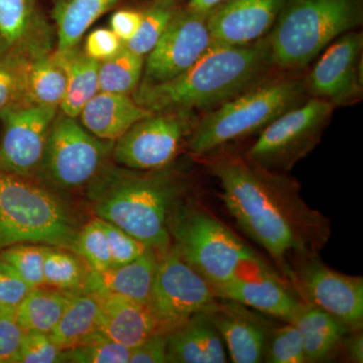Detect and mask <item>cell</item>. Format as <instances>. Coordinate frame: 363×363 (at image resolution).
<instances>
[{"label": "cell", "mask_w": 363, "mask_h": 363, "mask_svg": "<svg viewBox=\"0 0 363 363\" xmlns=\"http://www.w3.org/2000/svg\"><path fill=\"white\" fill-rule=\"evenodd\" d=\"M218 180L226 209L248 238L266 250L285 278L291 264L318 255L328 242L331 222L301 195L297 181L234 155L203 157Z\"/></svg>", "instance_id": "6da1fadb"}, {"label": "cell", "mask_w": 363, "mask_h": 363, "mask_svg": "<svg viewBox=\"0 0 363 363\" xmlns=\"http://www.w3.org/2000/svg\"><path fill=\"white\" fill-rule=\"evenodd\" d=\"M272 67L267 37L245 45L211 42L181 75L160 84H138L133 99L152 113L210 108L262 83Z\"/></svg>", "instance_id": "7a4b0ae2"}, {"label": "cell", "mask_w": 363, "mask_h": 363, "mask_svg": "<svg viewBox=\"0 0 363 363\" xmlns=\"http://www.w3.org/2000/svg\"><path fill=\"white\" fill-rule=\"evenodd\" d=\"M90 191L98 218L118 226L149 247L171 245L169 220L188 192L185 179L173 169L104 168Z\"/></svg>", "instance_id": "3957f363"}, {"label": "cell", "mask_w": 363, "mask_h": 363, "mask_svg": "<svg viewBox=\"0 0 363 363\" xmlns=\"http://www.w3.org/2000/svg\"><path fill=\"white\" fill-rule=\"evenodd\" d=\"M362 21L363 0H286L267 35L272 66L304 69Z\"/></svg>", "instance_id": "277c9868"}, {"label": "cell", "mask_w": 363, "mask_h": 363, "mask_svg": "<svg viewBox=\"0 0 363 363\" xmlns=\"http://www.w3.org/2000/svg\"><path fill=\"white\" fill-rule=\"evenodd\" d=\"M309 97L305 78L262 81L196 121L188 149L198 157L213 154L227 143L260 133Z\"/></svg>", "instance_id": "5b68a950"}, {"label": "cell", "mask_w": 363, "mask_h": 363, "mask_svg": "<svg viewBox=\"0 0 363 363\" xmlns=\"http://www.w3.org/2000/svg\"><path fill=\"white\" fill-rule=\"evenodd\" d=\"M172 245L213 290L264 260L206 208L184 201L169 220Z\"/></svg>", "instance_id": "8992f818"}, {"label": "cell", "mask_w": 363, "mask_h": 363, "mask_svg": "<svg viewBox=\"0 0 363 363\" xmlns=\"http://www.w3.org/2000/svg\"><path fill=\"white\" fill-rule=\"evenodd\" d=\"M75 219L56 195L0 166V248L40 243L74 250Z\"/></svg>", "instance_id": "52a82bcc"}, {"label": "cell", "mask_w": 363, "mask_h": 363, "mask_svg": "<svg viewBox=\"0 0 363 363\" xmlns=\"http://www.w3.org/2000/svg\"><path fill=\"white\" fill-rule=\"evenodd\" d=\"M334 109L325 100L308 98L260 131L245 157L269 171L288 173L319 145Z\"/></svg>", "instance_id": "ba28073f"}, {"label": "cell", "mask_w": 363, "mask_h": 363, "mask_svg": "<svg viewBox=\"0 0 363 363\" xmlns=\"http://www.w3.org/2000/svg\"><path fill=\"white\" fill-rule=\"evenodd\" d=\"M216 297L213 288L179 255L173 245L157 252L147 308L160 333L167 334L205 312Z\"/></svg>", "instance_id": "9c48e42d"}, {"label": "cell", "mask_w": 363, "mask_h": 363, "mask_svg": "<svg viewBox=\"0 0 363 363\" xmlns=\"http://www.w3.org/2000/svg\"><path fill=\"white\" fill-rule=\"evenodd\" d=\"M284 279L298 300L329 313L350 330L362 328V277L331 269L318 253L293 262Z\"/></svg>", "instance_id": "30bf717a"}, {"label": "cell", "mask_w": 363, "mask_h": 363, "mask_svg": "<svg viewBox=\"0 0 363 363\" xmlns=\"http://www.w3.org/2000/svg\"><path fill=\"white\" fill-rule=\"evenodd\" d=\"M113 145V142L100 140L62 112L52 121L42 164L57 185L81 187L102 171Z\"/></svg>", "instance_id": "8fae6325"}, {"label": "cell", "mask_w": 363, "mask_h": 363, "mask_svg": "<svg viewBox=\"0 0 363 363\" xmlns=\"http://www.w3.org/2000/svg\"><path fill=\"white\" fill-rule=\"evenodd\" d=\"M191 112H156L133 124L113 145L117 164L138 171L168 167L194 128Z\"/></svg>", "instance_id": "7c38bea8"}, {"label": "cell", "mask_w": 363, "mask_h": 363, "mask_svg": "<svg viewBox=\"0 0 363 363\" xmlns=\"http://www.w3.org/2000/svg\"><path fill=\"white\" fill-rule=\"evenodd\" d=\"M362 51L363 35L357 30L331 43L305 77L310 97L325 100L335 108L362 101Z\"/></svg>", "instance_id": "4fadbf2b"}, {"label": "cell", "mask_w": 363, "mask_h": 363, "mask_svg": "<svg viewBox=\"0 0 363 363\" xmlns=\"http://www.w3.org/2000/svg\"><path fill=\"white\" fill-rule=\"evenodd\" d=\"M207 16L179 9L166 30L147 54L140 84H160L181 75L211 44Z\"/></svg>", "instance_id": "5bb4252c"}, {"label": "cell", "mask_w": 363, "mask_h": 363, "mask_svg": "<svg viewBox=\"0 0 363 363\" xmlns=\"http://www.w3.org/2000/svg\"><path fill=\"white\" fill-rule=\"evenodd\" d=\"M57 114L56 107L26 106L2 117L0 166L26 177L39 168Z\"/></svg>", "instance_id": "9a60e30c"}, {"label": "cell", "mask_w": 363, "mask_h": 363, "mask_svg": "<svg viewBox=\"0 0 363 363\" xmlns=\"http://www.w3.org/2000/svg\"><path fill=\"white\" fill-rule=\"evenodd\" d=\"M213 291L217 298L240 303L286 323H292L303 304L266 262L250 267Z\"/></svg>", "instance_id": "2e32d148"}, {"label": "cell", "mask_w": 363, "mask_h": 363, "mask_svg": "<svg viewBox=\"0 0 363 363\" xmlns=\"http://www.w3.org/2000/svg\"><path fill=\"white\" fill-rule=\"evenodd\" d=\"M204 313L220 334L233 362H264L272 323L250 308L223 298H216Z\"/></svg>", "instance_id": "e0dca14e"}, {"label": "cell", "mask_w": 363, "mask_h": 363, "mask_svg": "<svg viewBox=\"0 0 363 363\" xmlns=\"http://www.w3.org/2000/svg\"><path fill=\"white\" fill-rule=\"evenodd\" d=\"M286 0H228L207 16L212 42L252 44L271 32Z\"/></svg>", "instance_id": "ac0fdd59"}, {"label": "cell", "mask_w": 363, "mask_h": 363, "mask_svg": "<svg viewBox=\"0 0 363 363\" xmlns=\"http://www.w3.org/2000/svg\"><path fill=\"white\" fill-rule=\"evenodd\" d=\"M157 262V252L150 248L123 266L87 272L82 291L96 298L117 296L147 306Z\"/></svg>", "instance_id": "d6986e66"}, {"label": "cell", "mask_w": 363, "mask_h": 363, "mask_svg": "<svg viewBox=\"0 0 363 363\" xmlns=\"http://www.w3.org/2000/svg\"><path fill=\"white\" fill-rule=\"evenodd\" d=\"M47 28L35 0H0V35L9 52L25 57L49 54Z\"/></svg>", "instance_id": "ffe728a7"}, {"label": "cell", "mask_w": 363, "mask_h": 363, "mask_svg": "<svg viewBox=\"0 0 363 363\" xmlns=\"http://www.w3.org/2000/svg\"><path fill=\"white\" fill-rule=\"evenodd\" d=\"M225 345L206 313L167 333V362L225 363Z\"/></svg>", "instance_id": "44dd1931"}, {"label": "cell", "mask_w": 363, "mask_h": 363, "mask_svg": "<svg viewBox=\"0 0 363 363\" xmlns=\"http://www.w3.org/2000/svg\"><path fill=\"white\" fill-rule=\"evenodd\" d=\"M152 112L143 108L130 95L99 92L83 107L81 124L100 140L116 142L133 124Z\"/></svg>", "instance_id": "7402d4cb"}, {"label": "cell", "mask_w": 363, "mask_h": 363, "mask_svg": "<svg viewBox=\"0 0 363 363\" xmlns=\"http://www.w3.org/2000/svg\"><path fill=\"white\" fill-rule=\"evenodd\" d=\"M97 300L101 308L100 331L111 340L133 350L155 333H160L156 319L147 305L117 296Z\"/></svg>", "instance_id": "603a6c76"}, {"label": "cell", "mask_w": 363, "mask_h": 363, "mask_svg": "<svg viewBox=\"0 0 363 363\" xmlns=\"http://www.w3.org/2000/svg\"><path fill=\"white\" fill-rule=\"evenodd\" d=\"M292 323L302 336L306 362H323L335 357L351 331L329 313L304 302Z\"/></svg>", "instance_id": "cb8c5ba5"}, {"label": "cell", "mask_w": 363, "mask_h": 363, "mask_svg": "<svg viewBox=\"0 0 363 363\" xmlns=\"http://www.w3.org/2000/svg\"><path fill=\"white\" fill-rule=\"evenodd\" d=\"M20 56L28 105L60 108L66 92L67 74L58 52Z\"/></svg>", "instance_id": "d4e9b609"}, {"label": "cell", "mask_w": 363, "mask_h": 363, "mask_svg": "<svg viewBox=\"0 0 363 363\" xmlns=\"http://www.w3.org/2000/svg\"><path fill=\"white\" fill-rule=\"evenodd\" d=\"M121 0H55L52 16L58 33L57 52L78 47L83 35L104 14Z\"/></svg>", "instance_id": "484cf974"}, {"label": "cell", "mask_w": 363, "mask_h": 363, "mask_svg": "<svg viewBox=\"0 0 363 363\" xmlns=\"http://www.w3.org/2000/svg\"><path fill=\"white\" fill-rule=\"evenodd\" d=\"M57 52L67 74L66 92L60 109L67 116L77 118L86 104L99 92V62L89 58L78 47Z\"/></svg>", "instance_id": "4316f807"}, {"label": "cell", "mask_w": 363, "mask_h": 363, "mask_svg": "<svg viewBox=\"0 0 363 363\" xmlns=\"http://www.w3.org/2000/svg\"><path fill=\"white\" fill-rule=\"evenodd\" d=\"M101 308L90 294H75L50 337L61 350H70L100 331Z\"/></svg>", "instance_id": "83f0119b"}, {"label": "cell", "mask_w": 363, "mask_h": 363, "mask_svg": "<svg viewBox=\"0 0 363 363\" xmlns=\"http://www.w3.org/2000/svg\"><path fill=\"white\" fill-rule=\"evenodd\" d=\"M75 293L38 286L16 308V319L23 331L50 334L61 319Z\"/></svg>", "instance_id": "f1b7e54d"}, {"label": "cell", "mask_w": 363, "mask_h": 363, "mask_svg": "<svg viewBox=\"0 0 363 363\" xmlns=\"http://www.w3.org/2000/svg\"><path fill=\"white\" fill-rule=\"evenodd\" d=\"M145 59L123 47L111 58L99 62V91L130 95L135 92L142 78Z\"/></svg>", "instance_id": "f546056e"}, {"label": "cell", "mask_w": 363, "mask_h": 363, "mask_svg": "<svg viewBox=\"0 0 363 363\" xmlns=\"http://www.w3.org/2000/svg\"><path fill=\"white\" fill-rule=\"evenodd\" d=\"M178 9L177 1L155 0L143 11V20L138 30L130 40L123 43L124 47L140 56L145 57L149 54L161 39L162 33Z\"/></svg>", "instance_id": "4dcf8cb0"}, {"label": "cell", "mask_w": 363, "mask_h": 363, "mask_svg": "<svg viewBox=\"0 0 363 363\" xmlns=\"http://www.w3.org/2000/svg\"><path fill=\"white\" fill-rule=\"evenodd\" d=\"M87 272L75 255L56 248H45L44 259L45 286L74 292L83 290Z\"/></svg>", "instance_id": "1f68e13d"}, {"label": "cell", "mask_w": 363, "mask_h": 363, "mask_svg": "<svg viewBox=\"0 0 363 363\" xmlns=\"http://www.w3.org/2000/svg\"><path fill=\"white\" fill-rule=\"evenodd\" d=\"M130 357V348L98 331L75 347L62 350L60 362L128 363Z\"/></svg>", "instance_id": "d6a6232c"}, {"label": "cell", "mask_w": 363, "mask_h": 363, "mask_svg": "<svg viewBox=\"0 0 363 363\" xmlns=\"http://www.w3.org/2000/svg\"><path fill=\"white\" fill-rule=\"evenodd\" d=\"M30 106L23 87L21 58L16 52L0 55V119L9 112Z\"/></svg>", "instance_id": "836d02e7"}, {"label": "cell", "mask_w": 363, "mask_h": 363, "mask_svg": "<svg viewBox=\"0 0 363 363\" xmlns=\"http://www.w3.org/2000/svg\"><path fill=\"white\" fill-rule=\"evenodd\" d=\"M73 252L83 257L90 271L104 272L112 269L111 250L101 219L88 222L78 231Z\"/></svg>", "instance_id": "e575fe53"}, {"label": "cell", "mask_w": 363, "mask_h": 363, "mask_svg": "<svg viewBox=\"0 0 363 363\" xmlns=\"http://www.w3.org/2000/svg\"><path fill=\"white\" fill-rule=\"evenodd\" d=\"M264 362L306 363L302 336L293 323L272 327L267 339Z\"/></svg>", "instance_id": "d590c367"}, {"label": "cell", "mask_w": 363, "mask_h": 363, "mask_svg": "<svg viewBox=\"0 0 363 363\" xmlns=\"http://www.w3.org/2000/svg\"><path fill=\"white\" fill-rule=\"evenodd\" d=\"M45 248L38 245H18L6 248L0 259L13 267L30 288L45 286L44 259Z\"/></svg>", "instance_id": "8d00e7d4"}, {"label": "cell", "mask_w": 363, "mask_h": 363, "mask_svg": "<svg viewBox=\"0 0 363 363\" xmlns=\"http://www.w3.org/2000/svg\"><path fill=\"white\" fill-rule=\"evenodd\" d=\"M102 224H104L105 233L108 240L112 267H121L128 264L152 248L111 222L102 220Z\"/></svg>", "instance_id": "74e56055"}, {"label": "cell", "mask_w": 363, "mask_h": 363, "mask_svg": "<svg viewBox=\"0 0 363 363\" xmlns=\"http://www.w3.org/2000/svg\"><path fill=\"white\" fill-rule=\"evenodd\" d=\"M61 353V348L52 340L49 334L28 331L21 339L16 363L60 362Z\"/></svg>", "instance_id": "f35d334b"}, {"label": "cell", "mask_w": 363, "mask_h": 363, "mask_svg": "<svg viewBox=\"0 0 363 363\" xmlns=\"http://www.w3.org/2000/svg\"><path fill=\"white\" fill-rule=\"evenodd\" d=\"M23 333L16 309L0 307V363H16Z\"/></svg>", "instance_id": "ab89813d"}, {"label": "cell", "mask_w": 363, "mask_h": 363, "mask_svg": "<svg viewBox=\"0 0 363 363\" xmlns=\"http://www.w3.org/2000/svg\"><path fill=\"white\" fill-rule=\"evenodd\" d=\"M30 290L13 267L0 259V307L16 309Z\"/></svg>", "instance_id": "60d3db41"}, {"label": "cell", "mask_w": 363, "mask_h": 363, "mask_svg": "<svg viewBox=\"0 0 363 363\" xmlns=\"http://www.w3.org/2000/svg\"><path fill=\"white\" fill-rule=\"evenodd\" d=\"M123 47V40L111 28H97L88 35L84 52L89 58L101 62L113 57Z\"/></svg>", "instance_id": "b9f144b4"}, {"label": "cell", "mask_w": 363, "mask_h": 363, "mask_svg": "<svg viewBox=\"0 0 363 363\" xmlns=\"http://www.w3.org/2000/svg\"><path fill=\"white\" fill-rule=\"evenodd\" d=\"M130 362H167V334L155 333L130 350Z\"/></svg>", "instance_id": "7bdbcfd3"}, {"label": "cell", "mask_w": 363, "mask_h": 363, "mask_svg": "<svg viewBox=\"0 0 363 363\" xmlns=\"http://www.w3.org/2000/svg\"><path fill=\"white\" fill-rule=\"evenodd\" d=\"M143 20V11L135 9H121L112 14L111 30L123 43L128 42L138 30Z\"/></svg>", "instance_id": "ee69618b"}, {"label": "cell", "mask_w": 363, "mask_h": 363, "mask_svg": "<svg viewBox=\"0 0 363 363\" xmlns=\"http://www.w3.org/2000/svg\"><path fill=\"white\" fill-rule=\"evenodd\" d=\"M342 350L351 362H363V336L362 329L351 330L344 338Z\"/></svg>", "instance_id": "f6af8a7d"}, {"label": "cell", "mask_w": 363, "mask_h": 363, "mask_svg": "<svg viewBox=\"0 0 363 363\" xmlns=\"http://www.w3.org/2000/svg\"><path fill=\"white\" fill-rule=\"evenodd\" d=\"M228 0H189L187 9L202 16H207L215 9Z\"/></svg>", "instance_id": "bcb514c9"}, {"label": "cell", "mask_w": 363, "mask_h": 363, "mask_svg": "<svg viewBox=\"0 0 363 363\" xmlns=\"http://www.w3.org/2000/svg\"><path fill=\"white\" fill-rule=\"evenodd\" d=\"M9 52V48H7L6 43L2 39L1 35H0V55L6 54Z\"/></svg>", "instance_id": "7dc6e473"}, {"label": "cell", "mask_w": 363, "mask_h": 363, "mask_svg": "<svg viewBox=\"0 0 363 363\" xmlns=\"http://www.w3.org/2000/svg\"><path fill=\"white\" fill-rule=\"evenodd\" d=\"M162 1H167V2H176L177 0H162Z\"/></svg>", "instance_id": "c3c4849f"}]
</instances>
